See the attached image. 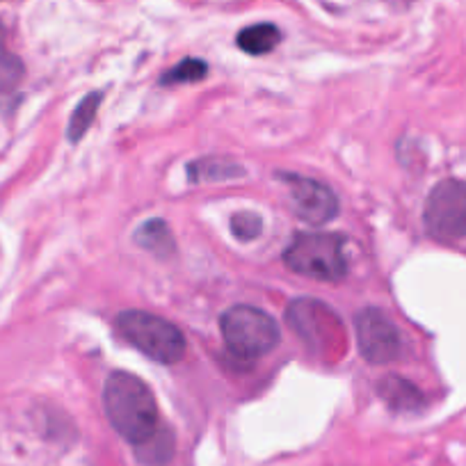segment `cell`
Masks as SVG:
<instances>
[{
  "label": "cell",
  "instance_id": "13",
  "mask_svg": "<svg viewBox=\"0 0 466 466\" xmlns=\"http://www.w3.org/2000/svg\"><path fill=\"white\" fill-rule=\"evenodd\" d=\"M24 62L7 48L5 25L0 24V92H10L24 78Z\"/></svg>",
  "mask_w": 466,
  "mask_h": 466
},
{
  "label": "cell",
  "instance_id": "4",
  "mask_svg": "<svg viewBox=\"0 0 466 466\" xmlns=\"http://www.w3.org/2000/svg\"><path fill=\"white\" fill-rule=\"evenodd\" d=\"M116 329L133 348L145 352L158 364H177L186 355L181 329L165 318L147 311H124L116 316Z\"/></svg>",
  "mask_w": 466,
  "mask_h": 466
},
{
  "label": "cell",
  "instance_id": "9",
  "mask_svg": "<svg viewBox=\"0 0 466 466\" xmlns=\"http://www.w3.org/2000/svg\"><path fill=\"white\" fill-rule=\"evenodd\" d=\"M378 391L393 411H419L423 407V393L414 384L407 382L405 378L389 375L382 380Z\"/></svg>",
  "mask_w": 466,
  "mask_h": 466
},
{
  "label": "cell",
  "instance_id": "17",
  "mask_svg": "<svg viewBox=\"0 0 466 466\" xmlns=\"http://www.w3.org/2000/svg\"><path fill=\"white\" fill-rule=\"evenodd\" d=\"M231 231L233 236L243 243L258 238L263 231V219L257 213H236L231 218Z\"/></svg>",
  "mask_w": 466,
  "mask_h": 466
},
{
  "label": "cell",
  "instance_id": "11",
  "mask_svg": "<svg viewBox=\"0 0 466 466\" xmlns=\"http://www.w3.org/2000/svg\"><path fill=\"white\" fill-rule=\"evenodd\" d=\"M281 42V33L277 25L272 24H257L249 28L240 30L238 35V48L248 56H266V53L275 51Z\"/></svg>",
  "mask_w": 466,
  "mask_h": 466
},
{
  "label": "cell",
  "instance_id": "1",
  "mask_svg": "<svg viewBox=\"0 0 466 466\" xmlns=\"http://www.w3.org/2000/svg\"><path fill=\"white\" fill-rule=\"evenodd\" d=\"M103 410L112 428L133 446L147 441L160 428L154 391L145 380L127 370L107 375L103 387Z\"/></svg>",
  "mask_w": 466,
  "mask_h": 466
},
{
  "label": "cell",
  "instance_id": "10",
  "mask_svg": "<svg viewBox=\"0 0 466 466\" xmlns=\"http://www.w3.org/2000/svg\"><path fill=\"white\" fill-rule=\"evenodd\" d=\"M174 455V437L167 428L160 425L147 441L137 443L136 457L145 466H165Z\"/></svg>",
  "mask_w": 466,
  "mask_h": 466
},
{
  "label": "cell",
  "instance_id": "7",
  "mask_svg": "<svg viewBox=\"0 0 466 466\" xmlns=\"http://www.w3.org/2000/svg\"><path fill=\"white\" fill-rule=\"evenodd\" d=\"M357 343L369 364H391L402 355V336L391 318L380 309L369 307L355 316Z\"/></svg>",
  "mask_w": 466,
  "mask_h": 466
},
{
  "label": "cell",
  "instance_id": "8",
  "mask_svg": "<svg viewBox=\"0 0 466 466\" xmlns=\"http://www.w3.org/2000/svg\"><path fill=\"white\" fill-rule=\"evenodd\" d=\"M279 178L289 187L290 206L304 222L320 227L339 215V199L329 186L299 174H279Z\"/></svg>",
  "mask_w": 466,
  "mask_h": 466
},
{
  "label": "cell",
  "instance_id": "3",
  "mask_svg": "<svg viewBox=\"0 0 466 466\" xmlns=\"http://www.w3.org/2000/svg\"><path fill=\"white\" fill-rule=\"evenodd\" d=\"M224 343L238 360H258L277 348L281 339L279 325L266 311L248 304L231 307L219 320Z\"/></svg>",
  "mask_w": 466,
  "mask_h": 466
},
{
  "label": "cell",
  "instance_id": "5",
  "mask_svg": "<svg viewBox=\"0 0 466 466\" xmlns=\"http://www.w3.org/2000/svg\"><path fill=\"white\" fill-rule=\"evenodd\" d=\"M423 222L437 240H461L466 236V183L443 178L430 190Z\"/></svg>",
  "mask_w": 466,
  "mask_h": 466
},
{
  "label": "cell",
  "instance_id": "15",
  "mask_svg": "<svg viewBox=\"0 0 466 466\" xmlns=\"http://www.w3.org/2000/svg\"><path fill=\"white\" fill-rule=\"evenodd\" d=\"M187 172H190L192 181H224V178L240 174L243 169L227 160H199V163H192Z\"/></svg>",
  "mask_w": 466,
  "mask_h": 466
},
{
  "label": "cell",
  "instance_id": "16",
  "mask_svg": "<svg viewBox=\"0 0 466 466\" xmlns=\"http://www.w3.org/2000/svg\"><path fill=\"white\" fill-rule=\"evenodd\" d=\"M208 74V65L204 60H197V57H186L183 62H178L177 66L167 71V74L160 78L163 85H183V83H199Z\"/></svg>",
  "mask_w": 466,
  "mask_h": 466
},
{
  "label": "cell",
  "instance_id": "2",
  "mask_svg": "<svg viewBox=\"0 0 466 466\" xmlns=\"http://www.w3.org/2000/svg\"><path fill=\"white\" fill-rule=\"evenodd\" d=\"M284 263L316 281H340L348 272L343 238L336 233H298L284 249Z\"/></svg>",
  "mask_w": 466,
  "mask_h": 466
},
{
  "label": "cell",
  "instance_id": "12",
  "mask_svg": "<svg viewBox=\"0 0 466 466\" xmlns=\"http://www.w3.org/2000/svg\"><path fill=\"white\" fill-rule=\"evenodd\" d=\"M136 243L149 249L151 254H158V257H169L177 249L172 231L163 219H149V222L142 224L136 233Z\"/></svg>",
  "mask_w": 466,
  "mask_h": 466
},
{
  "label": "cell",
  "instance_id": "14",
  "mask_svg": "<svg viewBox=\"0 0 466 466\" xmlns=\"http://www.w3.org/2000/svg\"><path fill=\"white\" fill-rule=\"evenodd\" d=\"M101 98H103V92H92L80 101L78 107H76L74 115H71L69 119V131H66V136H69L71 142H78L80 137L87 133V128L92 127L94 116H96L98 112V106H101Z\"/></svg>",
  "mask_w": 466,
  "mask_h": 466
},
{
  "label": "cell",
  "instance_id": "6",
  "mask_svg": "<svg viewBox=\"0 0 466 466\" xmlns=\"http://www.w3.org/2000/svg\"><path fill=\"white\" fill-rule=\"evenodd\" d=\"M286 320L307 345L318 350H345V331L339 318L318 299H295L286 311Z\"/></svg>",
  "mask_w": 466,
  "mask_h": 466
}]
</instances>
